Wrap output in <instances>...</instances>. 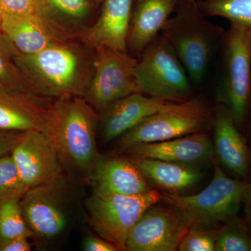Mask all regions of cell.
<instances>
[{"label": "cell", "mask_w": 251, "mask_h": 251, "mask_svg": "<svg viewBox=\"0 0 251 251\" xmlns=\"http://www.w3.org/2000/svg\"><path fill=\"white\" fill-rule=\"evenodd\" d=\"M14 58L34 93L49 100L83 97L93 74L94 49L80 39L57 41L32 54L14 48Z\"/></svg>", "instance_id": "cell-1"}, {"label": "cell", "mask_w": 251, "mask_h": 251, "mask_svg": "<svg viewBox=\"0 0 251 251\" xmlns=\"http://www.w3.org/2000/svg\"><path fill=\"white\" fill-rule=\"evenodd\" d=\"M100 114L82 97L51 100L42 132L57 150L63 166L92 179L102 156L97 135Z\"/></svg>", "instance_id": "cell-2"}, {"label": "cell", "mask_w": 251, "mask_h": 251, "mask_svg": "<svg viewBox=\"0 0 251 251\" xmlns=\"http://www.w3.org/2000/svg\"><path fill=\"white\" fill-rule=\"evenodd\" d=\"M206 18L197 1L181 0L161 32L174 49L191 82L196 85L205 80L226 33L224 28Z\"/></svg>", "instance_id": "cell-3"}, {"label": "cell", "mask_w": 251, "mask_h": 251, "mask_svg": "<svg viewBox=\"0 0 251 251\" xmlns=\"http://www.w3.org/2000/svg\"><path fill=\"white\" fill-rule=\"evenodd\" d=\"M251 189V181L229 177L218 163L210 184L197 194L162 193L167 205L184 211L194 227H209L227 224L238 218L241 204Z\"/></svg>", "instance_id": "cell-4"}, {"label": "cell", "mask_w": 251, "mask_h": 251, "mask_svg": "<svg viewBox=\"0 0 251 251\" xmlns=\"http://www.w3.org/2000/svg\"><path fill=\"white\" fill-rule=\"evenodd\" d=\"M218 101L229 109L239 130L249 120L251 104V26L231 23L221 45Z\"/></svg>", "instance_id": "cell-5"}, {"label": "cell", "mask_w": 251, "mask_h": 251, "mask_svg": "<svg viewBox=\"0 0 251 251\" xmlns=\"http://www.w3.org/2000/svg\"><path fill=\"white\" fill-rule=\"evenodd\" d=\"M135 76L138 92L180 103L193 98L192 82L168 41L160 34L138 58Z\"/></svg>", "instance_id": "cell-6"}, {"label": "cell", "mask_w": 251, "mask_h": 251, "mask_svg": "<svg viewBox=\"0 0 251 251\" xmlns=\"http://www.w3.org/2000/svg\"><path fill=\"white\" fill-rule=\"evenodd\" d=\"M211 117L212 111L201 97L180 103L171 102L120 137L119 148L125 151L138 144L165 141L202 132Z\"/></svg>", "instance_id": "cell-7"}, {"label": "cell", "mask_w": 251, "mask_h": 251, "mask_svg": "<svg viewBox=\"0 0 251 251\" xmlns=\"http://www.w3.org/2000/svg\"><path fill=\"white\" fill-rule=\"evenodd\" d=\"M156 189L137 196L105 194L94 191L87 202L90 224L100 237L118 251H126L130 230L142 214L162 201Z\"/></svg>", "instance_id": "cell-8"}, {"label": "cell", "mask_w": 251, "mask_h": 251, "mask_svg": "<svg viewBox=\"0 0 251 251\" xmlns=\"http://www.w3.org/2000/svg\"><path fill=\"white\" fill-rule=\"evenodd\" d=\"M94 50L93 74L83 97L100 114L117 100L138 92L135 76L138 58L105 46Z\"/></svg>", "instance_id": "cell-9"}, {"label": "cell", "mask_w": 251, "mask_h": 251, "mask_svg": "<svg viewBox=\"0 0 251 251\" xmlns=\"http://www.w3.org/2000/svg\"><path fill=\"white\" fill-rule=\"evenodd\" d=\"M194 223L184 211L168 205L150 206L130 230L127 251H177L181 239Z\"/></svg>", "instance_id": "cell-10"}, {"label": "cell", "mask_w": 251, "mask_h": 251, "mask_svg": "<svg viewBox=\"0 0 251 251\" xmlns=\"http://www.w3.org/2000/svg\"><path fill=\"white\" fill-rule=\"evenodd\" d=\"M66 187L62 175L50 182L29 188L20 200L23 216L34 235L52 239L65 229Z\"/></svg>", "instance_id": "cell-11"}, {"label": "cell", "mask_w": 251, "mask_h": 251, "mask_svg": "<svg viewBox=\"0 0 251 251\" xmlns=\"http://www.w3.org/2000/svg\"><path fill=\"white\" fill-rule=\"evenodd\" d=\"M11 155L28 188L50 182L63 175L64 166L57 150L42 131L25 132Z\"/></svg>", "instance_id": "cell-12"}, {"label": "cell", "mask_w": 251, "mask_h": 251, "mask_svg": "<svg viewBox=\"0 0 251 251\" xmlns=\"http://www.w3.org/2000/svg\"><path fill=\"white\" fill-rule=\"evenodd\" d=\"M214 151L220 164L237 179H247L250 173V148L224 103L217 102L211 117Z\"/></svg>", "instance_id": "cell-13"}, {"label": "cell", "mask_w": 251, "mask_h": 251, "mask_svg": "<svg viewBox=\"0 0 251 251\" xmlns=\"http://www.w3.org/2000/svg\"><path fill=\"white\" fill-rule=\"evenodd\" d=\"M169 103L140 92L117 100L100 114L99 128L102 140L107 144L120 138Z\"/></svg>", "instance_id": "cell-14"}, {"label": "cell", "mask_w": 251, "mask_h": 251, "mask_svg": "<svg viewBox=\"0 0 251 251\" xmlns=\"http://www.w3.org/2000/svg\"><path fill=\"white\" fill-rule=\"evenodd\" d=\"M135 0H103L98 19L90 25L80 40L92 49L105 46L128 52L127 38Z\"/></svg>", "instance_id": "cell-15"}, {"label": "cell", "mask_w": 251, "mask_h": 251, "mask_svg": "<svg viewBox=\"0 0 251 251\" xmlns=\"http://www.w3.org/2000/svg\"><path fill=\"white\" fill-rule=\"evenodd\" d=\"M181 0H137L130 19L127 50L138 58L147 47L161 34Z\"/></svg>", "instance_id": "cell-16"}, {"label": "cell", "mask_w": 251, "mask_h": 251, "mask_svg": "<svg viewBox=\"0 0 251 251\" xmlns=\"http://www.w3.org/2000/svg\"><path fill=\"white\" fill-rule=\"evenodd\" d=\"M125 152L136 158H152L195 166L209 161L214 151L209 135L199 132L165 141L138 144Z\"/></svg>", "instance_id": "cell-17"}, {"label": "cell", "mask_w": 251, "mask_h": 251, "mask_svg": "<svg viewBox=\"0 0 251 251\" xmlns=\"http://www.w3.org/2000/svg\"><path fill=\"white\" fill-rule=\"evenodd\" d=\"M37 14L61 41L80 39L90 22V0H36Z\"/></svg>", "instance_id": "cell-18"}, {"label": "cell", "mask_w": 251, "mask_h": 251, "mask_svg": "<svg viewBox=\"0 0 251 251\" xmlns=\"http://www.w3.org/2000/svg\"><path fill=\"white\" fill-rule=\"evenodd\" d=\"M92 179L94 191L105 194L137 196L151 190L135 162L120 157L101 156Z\"/></svg>", "instance_id": "cell-19"}, {"label": "cell", "mask_w": 251, "mask_h": 251, "mask_svg": "<svg viewBox=\"0 0 251 251\" xmlns=\"http://www.w3.org/2000/svg\"><path fill=\"white\" fill-rule=\"evenodd\" d=\"M50 101L34 94L0 91V130L42 131Z\"/></svg>", "instance_id": "cell-20"}, {"label": "cell", "mask_w": 251, "mask_h": 251, "mask_svg": "<svg viewBox=\"0 0 251 251\" xmlns=\"http://www.w3.org/2000/svg\"><path fill=\"white\" fill-rule=\"evenodd\" d=\"M135 164L149 183L171 193L187 191L199 184L202 172L195 166L152 158H135Z\"/></svg>", "instance_id": "cell-21"}, {"label": "cell", "mask_w": 251, "mask_h": 251, "mask_svg": "<svg viewBox=\"0 0 251 251\" xmlns=\"http://www.w3.org/2000/svg\"><path fill=\"white\" fill-rule=\"evenodd\" d=\"M1 31L15 50L22 54L35 53L61 41L51 33L38 14L1 18Z\"/></svg>", "instance_id": "cell-22"}, {"label": "cell", "mask_w": 251, "mask_h": 251, "mask_svg": "<svg viewBox=\"0 0 251 251\" xmlns=\"http://www.w3.org/2000/svg\"><path fill=\"white\" fill-rule=\"evenodd\" d=\"M0 91L36 95L15 62L14 48L1 31H0Z\"/></svg>", "instance_id": "cell-23"}, {"label": "cell", "mask_w": 251, "mask_h": 251, "mask_svg": "<svg viewBox=\"0 0 251 251\" xmlns=\"http://www.w3.org/2000/svg\"><path fill=\"white\" fill-rule=\"evenodd\" d=\"M206 17L219 16L230 23L251 26V0H197Z\"/></svg>", "instance_id": "cell-24"}, {"label": "cell", "mask_w": 251, "mask_h": 251, "mask_svg": "<svg viewBox=\"0 0 251 251\" xmlns=\"http://www.w3.org/2000/svg\"><path fill=\"white\" fill-rule=\"evenodd\" d=\"M33 235L23 216L20 200L0 204V244L15 238Z\"/></svg>", "instance_id": "cell-25"}, {"label": "cell", "mask_w": 251, "mask_h": 251, "mask_svg": "<svg viewBox=\"0 0 251 251\" xmlns=\"http://www.w3.org/2000/svg\"><path fill=\"white\" fill-rule=\"evenodd\" d=\"M215 251H251L249 227L239 218L224 224L216 233Z\"/></svg>", "instance_id": "cell-26"}, {"label": "cell", "mask_w": 251, "mask_h": 251, "mask_svg": "<svg viewBox=\"0 0 251 251\" xmlns=\"http://www.w3.org/2000/svg\"><path fill=\"white\" fill-rule=\"evenodd\" d=\"M28 189L18 173L11 153L0 158V204L21 200Z\"/></svg>", "instance_id": "cell-27"}, {"label": "cell", "mask_w": 251, "mask_h": 251, "mask_svg": "<svg viewBox=\"0 0 251 251\" xmlns=\"http://www.w3.org/2000/svg\"><path fill=\"white\" fill-rule=\"evenodd\" d=\"M217 231L209 227H192L181 239L177 251H214Z\"/></svg>", "instance_id": "cell-28"}, {"label": "cell", "mask_w": 251, "mask_h": 251, "mask_svg": "<svg viewBox=\"0 0 251 251\" xmlns=\"http://www.w3.org/2000/svg\"><path fill=\"white\" fill-rule=\"evenodd\" d=\"M37 14L36 0H0V18Z\"/></svg>", "instance_id": "cell-29"}, {"label": "cell", "mask_w": 251, "mask_h": 251, "mask_svg": "<svg viewBox=\"0 0 251 251\" xmlns=\"http://www.w3.org/2000/svg\"><path fill=\"white\" fill-rule=\"evenodd\" d=\"M25 132L0 130V158L11 153Z\"/></svg>", "instance_id": "cell-30"}, {"label": "cell", "mask_w": 251, "mask_h": 251, "mask_svg": "<svg viewBox=\"0 0 251 251\" xmlns=\"http://www.w3.org/2000/svg\"><path fill=\"white\" fill-rule=\"evenodd\" d=\"M83 249L86 251H118L111 242L103 238L89 237L84 241Z\"/></svg>", "instance_id": "cell-31"}, {"label": "cell", "mask_w": 251, "mask_h": 251, "mask_svg": "<svg viewBox=\"0 0 251 251\" xmlns=\"http://www.w3.org/2000/svg\"><path fill=\"white\" fill-rule=\"evenodd\" d=\"M31 245L27 237H18L0 244V251H29Z\"/></svg>", "instance_id": "cell-32"}, {"label": "cell", "mask_w": 251, "mask_h": 251, "mask_svg": "<svg viewBox=\"0 0 251 251\" xmlns=\"http://www.w3.org/2000/svg\"><path fill=\"white\" fill-rule=\"evenodd\" d=\"M244 202L245 203L246 219L251 234V189L248 193Z\"/></svg>", "instance_id": "cell-33"}, {"label": "cell", "mask_w": 251, "mask_h": 251, "mask_svg": "<svg viewBox=\"0 0 251 251\" xmlns=\"http://www.w3.org/2000/svg\"><path fill=\"white\" fill-rule=\"evenodd\" d=\"M249 117H250V139H251V110H250V115H249Z\"/></svg>", "instance_id": "cell-34"}, {"label": "cell", "mask_w": 251, "mask_h": 251, "mask_svg": "<svg viewBox=\"0 0 251 251\" xmlns=\"http://www.w3.org/2000/svg\"><path fill=\"white\" fill-rule=\"evenodd\" d=\"M90 1H92V2L98 3L99 1H103V0H90Z\"/></svg>", "instance_id": "cell-35"}, {"label": "cell", "mask_w": 251, "mask_h": 251, "mask_svg": "<svg viewBox=\"0 0 251 251\" xmlns=\"http://www.w3.org/2000/svg\"><path fill=\"white\" fill-rule=\"evenodd\" d=\"M0 31H1V18H0Z\"/></svg>", "instance_id": "cell-36"}, {"label": "cell", "mask_w": 251, "mask_h": 251, "mask_svg": "<svg viewBox=\"0 0 251 251\" xmlns=\"http://www.w3.org/2000/svg\"><path fill=\"white\" fill-rule=\"evenodd\" d=\"M190 1H197V0H190Z\"/></svg>", "instance_id": "cell-37"}]
</instances>
